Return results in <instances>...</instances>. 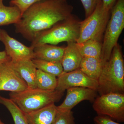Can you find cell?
I'll return each mask as SVG.
<instances>
[{"label": "cell", "mask_w": 124, "mask_h": 124, "mask_svg": "<svg viewBox=\"0 0 124 124\" xmlns=\"http://www.w3.org/2000/svg\"><path fill=\"white\" fill-rule=\"evenodd\" d=\"M68 0H46L32 5L15 24L17 33L31 42L44 31L72 15Z\"/></svg>", "instance_id": "1"}, {"label": "cell", "mask_w": 124, "mask_h": 124, "mask_svg": "<svg viewBox=\"0 0 124 124\" xmlns=\"http://www.w3.org/2000/svg\"><path fill=\"white\" fill-rule=\"evenodd\" d=\"M98 81L97 92L100 95L110 93L124 94V59L118 44L103 65Z\"/></svg>", "instance_id": "2"}, {"label": "cell", "mask_w": 124, "mask_h": 124, "mask_svg": "<svg viewBox=\"0 0 124 124\" xmlns=\"http://www.w3.org/2000/svg\"><path fill=\"white\" fill-rule=\"evenodd\" d=\"M81 22L72 14L39 34L31 42V46L33 48L44 44L56 45L62 42H77L79 37Z\"/></svg>", "instance_id": "3"}, {"label": "cell", "mask_w": 124, "mask_h": 124, "mask_svg": "<svg viewBox=\"0 0 124 124\" xmlns=\"http://www.w3.org/2000/svg\"><path fill=\"white\" fill-rule=\"evenodd\" d=\"M64 92L46 91L38 88H28L18 92H10V98L24 113L38 110L51 103L59 101Z\"/></svg>", "instance_id": "4"}, {"label": "cell", "mask_w": 124, "mask_h": 124, "mask_svg": "<svg viewBox=\"0 0 124 124\" xmlns=\"http://www.w3.org/2000/svg\"><path fill=\"white\" fill-rule=\"evenodd\" d=\"M124 28V0H117L111 10L102 42L100 59L103 64L108 61Z\"/></svg>", "instance_id": "5"}, {"label": "cell", "mask_w": 124, "mask_h": 124, "mask_svg": "<svg viewBox=\"0 0 124 124\" xmlns=\"http://www.w3.org/2000/svg\"><path fill=\"white\" fill-rule=\"evenodd\" d=\"M110 14L111 10L105 9L99 0L92 13L81 22L80 35L77 43L90 39L102 40Z\"/></svg>", "instance_id": "6"}, {"label": "cell", "mask_w": 124, "mask_h": 124, "mask_svg": "<svg viewBox=\"0 0 124 124\" xmlns=\"http://www.w3.org/2000/svg\"><path fill=\"white\" fill-rule=\"evenodd\" d=\"M93 107L98 115L106 116L119 123L124 122V94L100 95L95 99Z\"/></svg>", "instance_id": "7"}, {"label": "cell", "mask_w": 124, "mask_h": 124, "mask_svg": "<svg viewBox=\"0 0 124 124\" xmlns=\"http://www.w3.org/2000/svg\"><path fill=\"white\" fill-rule=\"evenodd\" d=\"M82 87L93 89L97 91V80L90 78L79 69L68 72H63L58 77L55 90L64 92L71 87Z\"/></svg>", "instance_id": "8"}, {"label": "cell", "mask_w": 124, "mask_h": 124, "mask_svg": "<svg viewBox=\"0 0 124 124\" xmlns=\"http://www.w3.org/2000/svg\"><path fill=\"white\" fill-rule=\"evenodd\" d=\"M0 41L5 46V51L11 61L18 62L35 59L33 48L27 46L10 36L6 31L0 29Z\"/></svg>", "instance_id": "9"}, {"label": "cell", "mask_w": 124, "mask_h": 124, "mask_svg": "<svg viewBox=\"0 0 124 124\" xmlns=\"http://www.w3.org/2000/svg\"><path fill=\"white\" fill-rule=\"evenodd\" d=\"M28 88L26 82L7 62L0 66V91L18 92Z\"/></svg>", "instance_id": "10"}, {"label": "cell", "mask_w": 124, "mask_h": 124, "mask_svg": "<svg viewBox=\"0 0 124 124\" xmlns=\"http://www.w3.org/2000/svg\"><path fill=\"white\" fill-rule=\"evenodd\" d=\"M66 98L57 110L71 111L82 101L88 100L93 102L96 98L97 91L93 89L82 87H71L67 90Z\"/></svg>", "instance_id": "11"}, {"label": "cell", "mask_w": 124, "mask_h": 124, "mask_svg": "<svg viewBox=\"0 0 124 124\" xmlns=\"http://www.w3.org/2000/svg\"><path fill=\"white\" fill-rule=\"evenodd\" d=\"M8 64L26 82L28 88H37L36 76L37 69L32 60L7 62Z\"/></svg>", "instance_id": "12"}, {"label": "cell", "mask_w": 124, "mask_h": 124, "mask_svg": "<svg viewBox=\"0 0 124 124\" xmlns=\"http://www.w3.org/2000/svg\"><path fill=\"white\" fill-rule=\"evenodd\" d=\"M82 59L76 42H67L61 61L63 71L68 72L79 69Z\"/></svg>", "instance_id": "13"}, {"label": "cell", "mask_w": 124, "mask_h": 124, "mask_svg": "<svg viewBox=\"0 0 124 124\" xmlns=\"http://www.w3.org/2000/svg\"><path fill=\"white\" fill-rule=\"evenodd\" d=\"M57 111V106L53 103L24 114L28 124H52Z\"/></svg>", "instance_id": "14"}, {"label": "cell", "mask_w": 124, "mask_h": 124, "mask_svg": "<svg viewBox=\"0 0 124 124\" xmlns=\"http://www.w3.org/2000/svg\"><path fill=\"white\" fill-rule=\"evenodd\" d=\"M64 48L48 44L37 46L33 47L35 59L51 62H61Z\"/></svg>", "instance_id": "15"}, {"label": "cell", "mask_w": 124, "mask_h": 124, "mask_svg": "<svg viewBox=\"0 0 124 124\" xmlns=\"http://www.w3.org/2000/svg\"><path fill=\"white\" fill-rule=\"evenodd\" d=\"M103 66L100 58L85 57H82L79 69L89 77L98 80Z\"/></svg>", "instance_id": "16"}, {"label": "cell", "mask_w": 124, "mask_h": 124, "mask_svg": "<svg viewBox=\"0 0 124 124\" xmlns=\"http://www.w3.org/2000/svg\"><path fill=\"white\" fill-rule=\"evenodd\" d=\"M0 0V26L17 23L22 15L19 9L15 6H7Z\"/></svg>", "instance_id": "17"}, {"label": "cell", "mask_w": 124, "mask_h": 124, "mask_svg": "<svg viewBox=\"0 0 124 124\" xmlns=\"http://www.w3.org/2000/svg\"><path fill=\"white\" fill-rule=\"evenodd\" d=\"M77 44L82 57H91L100 58L102 48V40L90 39L81 43H77Z\"/></svg>", "instance_id": "18"}, {"label": "cell", "mask_w": 124, "mask_h": 124, "mask_svg": "<svg viewBox=\"0 0 124 124\" xmlns=\"http://www.w3.org/2000/svg\"><path fill=\"white\" fill-rule=\"evenodd\" d=\"M57 84L56 77L37 69L36 76L37 88L46 91L55 90Z\"/></svg>", "instance_id": "19"}, {"label": "cell", "mask_w": 124, "mask_h": 124, "mask_svg": "<svg viewBox=\"0 0 124 124\" xmlns=\"http://www.w3.org/2000/svg\"><path fill=\"white\" fill-rule=\"evenodd\" d=\"M0 104L4 106L11 114L15 124H28L24 112L10 99L0 95Z\"/></svg>", "instance_id": "20"}, {"label": "cell", "mask_w": 124, "mask_h": 124, "mask_svg": "<svg viewBox=\"0 0 124 124\" xmlns=\"http://www.w3.org/2000/svg\"><path fill=\"white\" fill-rule=\"evenodd\" d=\"M37 69L56 77H58L63 72L60 62H51L34 59L32 60Z\"/></svg>", "instance_id": "21"}, {"label": "cell", "mask_w": 124, "mask_h": 124, "mask_svg": "<svg viewBox=\"0 0 124 124\" xmlns=\"http://www.w3.org/2000/svg\"><path fill=\"white\" fill-rule=\"evenodd\" d=\"M75 120L73 113L71 110L61 111L57 110L52 124H75Z\"/></svg>", "instance_id": "22"}, {"label": "cell", "mask_w": 124, "mask_h": 124, "mask_svg": "<svg viewBox=\"0 0 124 124\" xmlns=\"http://www.w3.org/2000/svg\"><path fill=\"white\" fill-rule=\"evenodd\" d=\"M45 0H11L10 4L17 7L22 15L28 8L34 4Z\"/></svg>", "instance_id": "23"}, {"label": "cell", "mask_w": 124, "mask_h": 124, "mask_svg": "<svg viewBox=\"0 0 124 124\" xmlns=\"http://www.w3.org/2000/svg\"><path fill=\"white\" fill-rule=\"evenodd\" d=\"M99 0H80L85 13V17L90 15L95 9Z\"/></svg>", "instance_id": "24"}, {"label": "cell", "mask_w": 124, "mask_h": 124, "mask_svg": "<svg viewBox=\"0 0 124 124\" xmlns=\"http://www.w3.org/2000/svg\"><path fill=\"white\" fill-rule=\"evenodd\" d=\"M94 124H121L106 116L97 115L94 119Z\"/></svg>", "instance_id": "25"}, {"label": "cell", "mask_w": 124, "mask_h": 124, "mask_svg": "<svg viewBox=\"0 0 124 124\" xmlns=\"http://www.w3.org/2000/svg\"><path fill=\"white\" fill-rule=\"evenodd\" d=\"M117 0H101L105 9L111 10Z\"/></svg>", "instance_id": "26"}, {"label": "cell", "mask_w": 124, "mask_h": 124, "mask_svg": "<svg viewBox=\"0 0 124 124\" xmlns=\"http://www.w3.org/2000/svg\"><path fill=\"white\" fill-rule=\"evenodd\" d=\"M11 60L5 51H0V66Z\"/></svg>", "instance_id": "27"}, {"label": "cell", "mask_w": 124, "mask_h": 124, "mask_svg": "<svg viewBox=\"0 0 124 124\" xmlns=\"http://www.w3.org/2000/svg\"><path fill=\"white\" fill-rule=\"evenodd\" d=\"M0 124H5L3 122H2V121H1V120L0 119Z\"/></svg>", "instance_id": "28"}]
</instances>
